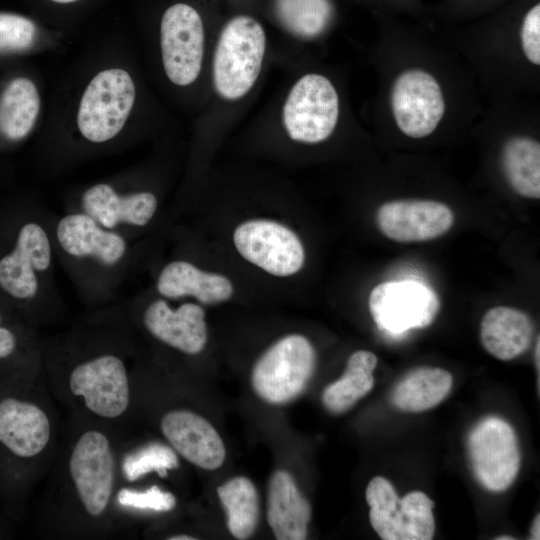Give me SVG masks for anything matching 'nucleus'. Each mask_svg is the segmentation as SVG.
Listing matches in <instances>:
<instances>
[{
  "mask_svg": "<svg viewBox=\"0 0 540 540\" xmlns=\"http://www.w3.org/2000/svg\"><path fill=\"white\" fill-rule=\"evenodd\" d=\"M51 222L39 212H0V292L24 318L59 295Z\"/></svg>",
  "mask_w": 540,
  "mask_h": 540,
  "instance_id": "f257e3e1",
  "label": "nucleus"
},
{
  "mask_svg": "<svg viewBox=\"0 0 540 540\" xmlns=\"http://www.w3.org/2000/svg\"><path fill=\"white\" fill-rule=\"evenodd\" d=\"M51 231L54 253L81 295L87 298L109 296L126 270L127 238L77 211L51 221Z\"/></svg>",
  "mask_w": 540,
  "mask_h": 540,
  "instance_id": "f03ea898",
  "label": "nucleus"
},
{
  "mask_svg": "<svg viewBox=\"0 0 540 540\" xmlns=\"http://www.w3.org/2000/svg\"><path fill=\"white\" fill-rule=\"evenodd\" d=\"M266 33L248 15L230 19L222 28L213 54L212 81L217 95L236 101L257 82L266 52Z\"/></svg>",
  "mask_w": 540,
  "mask_h": 540,
  "instance_id": "7ed1b4c3",
  "label": "nucleus"
},
{
  "mask_svg": "<svg viewBox=\"0 0 540 540\" xmlns=\"http://www.w3.org/2000/svg\"><path fill=\"white\" fill-rule=\"evenodd\" d=\"M315 350L300 334L282 337L255 363L251 383L257 396L273 404H286L306 388L315 367Z\"/></svg>",
  "mask_w": 540,
  "mask_h": 540,
  "instance_id": "20e7f679",
  "label": "nucleus"
},
{
  "mask_svg": "<svg viewBox=\"0 0 540 540\" xmlns=\"http://www.w3.org/2000/svg\"><path fill=\"white\" fill-rule=\"evenodd\" d=\"M339 114V95L331 80L319 73H307L287 94L282 124L293 141L318 144L333 134Z\"/></svg>",
  "mask_w": 540,
  "mask_h": 540,
  "instance_id": "39448f33",
  "label": "nucleus"
},
{
  "mask_svg": "<svg viewBox=\"0 0 540 540\" xmlns=\"http://www.w3.org/2000/svg\"><path fill=\"white\" fill-rule=\"evenodd\" d=\"M135 85L123 69L98 73L86 87L79 105L77 124L94 143L106 142L123 128L135 101Z\"/></svg>",
  "mask_w": 540,
  "mask_h": 540,
  "instance_id": "423d86ee",
  "label": "nucleus"
},
{
  "mask_svg": "<svg viewBox=\"0 0 540 540\" xmlns=\"http://www.w3.org/2000/svg\"><path fill=\"white\" fill-rule=\"evenodd\" d=\"M389 99L395 125L412 139L431 135L446 112L440 83L422 68H407L398 73L392 82Z\"/></svg>",
  "mask_w": 540,
  "mask_h": 540,
  "instance_id": "0eeeda50",
  "label": "nucleus"
},
{
  "mask_svg": "<svg viewBox=\"0 0 540 540\" xmlns=\"http://www.w3.org/2000/svg\"><path fill=\"white\" fill-rule=\"evenodd\" d=\"M115 473V456L107 436L97 430L82 433L70 454L69 474L89 516L99 517L108 508Z\"/></svg>",
  "mask_w": 540,
  "mask_h": 540,
  "instance_id": "6e6552de",
  "label": "nucleus"
},
{
  "mask_svg": "<svg viewBox=\"0 0 540 540\" xmlns=\"http://www.w3.org/2000/svg\"><path fill=\"white\" fill-rule=\"evenodd\" d=\"M233 242L245 260L274 276H292L304 265L305 251L299 237L273 220L241 223L233 233Z\"/></svg>",
  "mask_w": 540,
  "mask_h": 540,
  "instance_id": "1a4fd4ad",
  "label": "nucleus"
},
{
  "mask_svg": "<svg viewBox=\"0 0 540 540\" xmlns=\"http://www.w3.org/2000/svg\"><path fill=\"white\" fill-rule=\"evenodd\" d=\"M439 308L436 293L415 280L380 283L369 296V309L375 324L393 336L429 326Z\"/></svg>",
  "mask_w": 540,
  "mask_h": 540,
  "instance_id": "9d476101",
  "label": "nucleus"
},
{
  "mask_svg": "<svg viewBox=\"0 0 540 540\" xmlns=\"http://www.w3.org/2000/svg\"><path fill=\"white\" fill-rule=\"evenodd\" d=\"M204 46V26L199 13L185 3L170 6L161 19L160 47L164 71L172 83L187 86L198 78Z\"/></svg>",
  "mask_w": 540,
  "mask_h": 540,
  "instance_id": "9b49d317",
  "label": "nucleus"
},
{
  "mask_svg": "<svg viewBox=\"0 0 540 540\" xmlns=\"http://www.w3.org/2000/svg\"><path fill=\"white\" fill-rule=\"evenodd\" d=\"M69 388L83 399L90 412L103 418L119 417L129 406L126 365L116 354L102 353L75 365L69 375Z\"/></svg>",
  "mask_w": 540,
  "mask_h": 540,
  "instance_id": "f8f14e48",
  "label": "nucleus"
},
{
  "mask_svg": "<svg viewBox=\"0 0 540 540\" xmlns=\"http://www.w3.org/2000/svg\"><path fill=\"white\" fill-rule=\"evenodd\" d=\"M157 209L158 199L150 191L120 193L109 184L99 183L84 191L76 211L126 237L127 231L146 227Z\"/></svg>",
  "mask_w": 540,
  "mask_h": 540,
  "instance_id": "ddd939ff",
  "label": "nucleus"
},
{
  "mask_svg": "<svg viewBox=\"0 0 540 540\" xmlns=\"http://www.w3.org/2000/svg\"><path fill=\"white\" fill-rule=\"evenodd\" d=\"M377 226L387 238L401 243L436 239L452 227L454 216L444 203L434 200H394L382 204Z\"/></svg>",
  "mask_w": 540,
  "mask_h": 540,
  "instance_id": "4468645a",
  "label": "nucleus"
},
{
  "mask_svg": "<svg viewBox=\"0 0 540 540\" xmlns=\"http://www.w3.org/2000/svg\"><path fill=\"white\" fill-rule=\"evenodd\" d=\"M142 322L158 341L187 355H197L207 343V325L203 308L191 302L172 308L157 298L145 307Z\"/></svg>",
  "mask_w": 540,
  "mask_h": 540,
  "instance_id": "2eb2a0df",
  "label": "nucleus"
},
{
  "mask_svg": "<svg viewBox=\"0 0 540 540\" xmlns=\"http://www.w3.org/2000/svg\"><path fill=\"white\" fill-rule=\"evenodd\" d=\"M51 437L47 414L37 404L14 395L0 397V449L29 459L46 448Z\"/></svg>",
  "mask_w": 540,
  "mask_h": 540,
  "instance_id": "dca6fc26",
  "label": "nucleus"
},
{
  "mask_svg": "<svg viewBox=\"0 0 540 540\" xmlns=\"http://www.w3.org/2000/svg\"><path fill=\"white\" fill-rule=\"evenodd\" d=\"M162 434L176 453L204 470L218 469L225 461V445L212 424L189 410H172L161 419Z\"/></svg>",
  "mask_w": 540,
  "mask_h": 540,
  "instance_id": "f3484780",
  "label": "nucleus"
},
{
  "mask_svg": "<svg viewBox=\"0 0 540 540\" xmlns=\"http://www.w3.org/2000/svg\"><path fill=\"white\" fill-rule=\"evenodd\" d=\"M156 290L166 299L193 297L202 304L212 305L230 299L234 287L224 275L206 272L185 260H174L160 271Z\"/></svg>",
  "mask_w": 540,
  "mask_h": 540,
  "instance_id": "a211bd4d",
  "label": "nucleus"
},
{
  "mask_svg": "<svg viewBox=\"0 0 540 540\" xmlns=\"http://www.w3.org/2000/svg\"><path fill=\"white\" fill-rule=\"evenodd\" d=\"M311 506L300 493L292 475L275 471L267 496V522L278 540H304L307 537Z\"/></svg>",
  "mask_w": 540,
  "mask_h": 540,
  "instance_id": "6ab92c4d",
  "label": "nucleus"
},
{
  "mask_svg": "<svg viewBox=\"0 0 540 540\" xmlns=\"http://www.w3.org/2000/svg\"><path fill=\"white\" fill-rule=\"evenodd\" d=\"M533 331V323L526 313L507 306H497L484 314L480 340L488 353L508 361L527 350Z\"/></svg>",
  "mask_w": 540,
  "mask_h": 540,
  "instance_id": "aec40b11",
  "label": "nucleus"
},
{
  "mask_svg": "<svg viewBox=\"0 0 540 540\" xmlns=\"http://www.w3.org/2000/svg\"><path fill=\"white\" fill-rule=\"evenodd\" d=\"M500 166L509 187L518 195L540 197V144L535 138L517 135L503 144Z\"/></svg>",
  "mask_w": 540,
  "mask_h": 540,
  "instance_id": "412c9836",
  "label": "nucleus"
},
{
  "mask_svg": "<svg viewBox=\"0 0 540 540\" xmlns=\"http://www.w3.org/2000/svg\"><path fill=\"white\" fill-rule=\"evenodd\" d=\"M376 365L377 357L370 351L358 350L351 354L341 378L323 390L325 408L333 414H341L368 394L374 385Z\"/></svg>",
  "mask_w": 540,
  "mask_h": 540,
  "instance_id": "4be33fe9",
  "label": "nucleus"
},
{
  "mask_svg": "<svg viewBox=\"0 0 540 540\" xmlns=\"http://www.w3.org/2000/svg\"><path fill=\"white\" fill-rule=\"evenodd\" d=\"M40 97L34 83L24 77L12 80L0 97V133L8 140L25 138L36 122Z\"/></svg>",
  "mask_w": 540,
  "mask_h": 540,
  "instance_id": "5701e85b",
  "label": "nucleus"
},
{
  "mask_svg": "<svg viewBox=\"0 0 540 540\" xmlns=\"http://www.w3.org/2000/svg\"><path fill=\"white\" fill-rule=\"evenodd\" d=\"M229 532L237 539L249 538L259 520V497L249 478L237 476L217 488Z\"/></svg>",
  "mask_w": 540,
  "mask_h": 540,
  "instance_id": "b1692460",
  "label": "nucleus"
},
{
  "mask_svg": "<svg viewBox=\"0 0 540 540\" xmlns=\"http://www.w3.org/2000/svg\"><path fill=\"white\" fill-rule=\"evenodd\" d=\"M275 12L291 34L312 38L327 27L332 7L329 0H276Z\"/></svg>",
  "mask_w": 540,
  "mask_h": 540,
  "instance_id": "393cba45",
  "label": "nucleus"
},
{
  "mask_svg": "<svg viewBox=\"0 0 540 540\" xmlns=\"http://www.w3.org/2000/svg\"><path fill=\"white\" fill-rule=\"evenodd\" d=\"M121 466L125 479L133 482L151 472L166 477L169 470L178 468L179 460L173 448L153 442L128 453Z\"/></svg>",
  "mask_w": 540,
  "mask_h": 540,
  "instance_id": "a878e982",
  "label": "nucleus"
},
{
  "mask_svg": "<svg viewBox=\"0 0 540 540\" xmlns=\"http://www.w3.org/2000/svg\"><path fill=\"white\" fill-rule=\"evenodd\" d=\"M32 337L20 317L0 326V373L17 370L31 352Z\"/></svg>",
  "mask_w": 540,
  "mask_h": 540,
  "instance_id": "bb28decb",
  "label": "nucleus"
},
{
  "mask_svg": "<svg viewBox=\"0 0 540 540\" xmlns=\"http://www.w3.org/2000/svg\"><path fill=\"white\" fill-rule=\"evenodd\" d=\"M36 27L23 16L0 13V52L27 49L34 42Z\"/></svg>",
  "mask_w": 540,
  "mask_h": 540,
  "instance_id": "cd10ccee",
  "label": "nucleus"
},
{
  "mask_svg": "<svg viewBox=\"0 0 540 540\" xmlns=\"http://www.w3.org/2000/svg\"><path fill=\"white\" fill-rule=\"evenodd\" d=\"M117 502L125 507L154 512H168L175 508V496L153 486L145 491L122 488L117 493Z\"/></svg>",
  "mask_w": 540,
  "mask_h": 540,
  "instance_id": "c85d7f7f",
  "label": "nucleus"
},
{
  "mask_svg": "<svg viewBox=\"0 0 540 540\" xmlns=\"http://www.w3.org/2000/svg\"><path fill=\"white\" fill-rule=\"evenodd\" d=\"M521 50L528 62L540 65V5H533L524 15L520 26Z\"/></svg>",
  "mask_w": 540,
  "mask_h": 540,
  "instance_id": "c756f323",
  "label": "nucleus"
},
{
  "mask_svg": "<svg viewBox=\"0 0 540 540\" xmlns=\"http://www.w3.org/2000/svg\"><path fill=\"white\" fill-rule=\"evenodd\" d=\"M20 317L22 316L0 292V326Z\"/></svg>",
  "mask_w": 540,
  "mask_h": 540,
  "instance_id": "7c9ffc66",
  "label": "nucleus"
},
{
  "mask_svg": "<svg viewBox=\"0 0 540 540\" xmlns=\"http://www.w3.org/2000/svg\"><path fill=\"white\" fill-rule=\"evenodd\" d=\"M531 539L539 540L540 539V515L537 514L534 518L532 527H531Z\"/></svg>",
  "mask_w": 540,
  "mask_h": 540,
  "instance_id": "2f4dec72",
  "label": "nucleus"
},
{
  "mask_svg": "<svg viewBox=\"0 0 540 540\" xmlns=\"http://www.w3.org/2000/svg\"><path fill=\"white\" fill-rule=\"evenodd\" d=\"M534 357H535V366H536L537 372L539 373V369H540V342H539V337L537 338Z\"/></svg>",
  "mask_w": 540,
  "mask_h": 540,
  "instance_id": "473e14b6",
  "label": "nucleus"
},
{
  "mask_svg": "<svg viewBox=\"0 0 540 540\" xmlns=\"http://www.w3.org/2000/svg\"><path fill=\"white\" fill-rule=\"evenodd\" d=\"M169 540H195L197 538L189 535H173L168 538Z\"/></svg>",
  "mask_w": 540,
  "mask_h": 540,
  "instance_id": "72a5a7b5",
  "label": "nucleus"
},
{
  "mask_svg": "<svg viewBox=\"0 0 540 540\" xmlns=\"http://www.w3.org/2000/svg\"><path fill=\"white\" fill-rule=\"evenodd\" d=\"M496 540H514L515 538L512 536L502 535L495 538Z\"/></svg>",
  "mask_w": 540,
  "mask_h": 540,
  "instance_id": "f704fd0d",
  "label": "nucleus"
},
{
  "mask_svg": "<svg viewBox=\"0 0 540 540\" xmlns=\"http://www.w3.org/2000/svg\"><path fill=\"white\" fill-rule=\"evenodd\" d=\"M54 2H58V3H71V2H75L77 0H52Z\"/></svg>",
  "mask_w": 540,
  "mask_h": 540,
  "instance_id": "c9c22d12",
  "label": "nucleus"
}]
</instances>
